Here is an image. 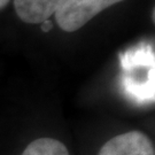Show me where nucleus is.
Here are the masks:
<instances>
[{"instance_id": "6", "label": "nucleus", "mask_w": 155, "mask_h": 155, "mask_svg": "<svg viewBox=\"0 0 155 155\" xmlns=\"http://www.w3.org/2000/svg\"><path fill=\"white\" fill-rule=\"evenodd\" d=\"M11 0H0V9H4L6 6L9 4Z\"/></svg>"}, {"instance_id": "3", "label": "nucleus", "mask_w": 155, "mask_h": 155, "mask_svg": "<svg viewBox=\"0 0 155 155\" xmlns=\"http://www.w3.org/2000/svg\"><path fill=\"white\" fill-rule=\"evenodd\" d=\"M59 0H14L17 16L23 22L40 24L54 15Z\"/></svg>"}, {"instance_id": "5", "label": "nucleus", "mask_w": 155, "mask_h": 155, "mask_svg": "<svg viewBox=\"0 0 155 155\" xmlns=\"http://www.w3.org/2000/svg\"><path fill=\"white\" fill-rule=\"evenodd\" d=\"M40 28H41V30L44 31V32H48L50 30H52V28H53V24H52V22H51L50 20H46V21H44L43 23H40Z\"/></svg>"}, {"instance_id": "1", "label": "nucleus", "mask_w": 155, "mask_h": 155, "mask_svg": "<svg viewBox=\"0 0 155 155\" xmlns=\"http://www.w3.org/2000/svg\"><path fill=\"white\" fill-rule=\"evenodd\" d=\"M124 0H59L55 16L59 27L67 32H74L84 27L100 12Z\"/></svg>"}, {"instance_id": "2", "label": "nucleus", "mask_w": 155, "mask_h": 155, "mask_svg": "<svg viewBox=\"0 0 155 155\" xmlns=\"http://www.w3.org/2000/svg\"><path fill=\"white\" fill-rule=\"evenodd\" d=\"M98 155H155V150L145 133L129 131L109 139Z\"/></svg>"}, {"instance_id": "4", "label": "nucleus", "mask_w": 155, "mask_h": 155, "mask_svg": "<svg viewBox=\"0 0 155 155\" xmlns=\"http://www.w3.org/2000/svg\"><path fill=\"white\" fill-rule=\"evenodd\" d=\"M21 155H70L64 144L54 138H38L31 141Z\"/></svg>"}]
</instances>
